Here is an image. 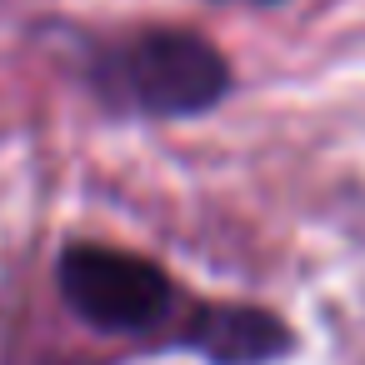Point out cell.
<instances>
[{
    "mask_svg": "<svg viewBox=\"0 0 365 365\" xmlns=\"http://www.w3.org/2000/svg\"><path fill=\"white\" fill-rule=\"evenodd\" d=\"M96 81L115 106L145 115H195L225 96L230 66L195 31H140L125 46L106 51Z\"/></svg>",
    "mask_w": 365,
    "mask_h": 365,
    "instance_id": "obj_1",
    "label": "cell"
},
{
    "mask_svg": "<svg viewBox=\"0 0 365 365\" xmlns=\"http://www.w3.org/2000/svg\"><path fill=\"white\" fill-rule=\"evenodd\" d=\"M61 295L86 325L115 330V335L160 325L175 300L155 260L115 250V245H71L61 255Z\"/></svg>",
    "mask_w": 365,
    "mask_h": 365,
    "instance_id": "obj_2",
    "label": "cell"
},
{
    "mask_svg": "<svg viewBox=\"0 0 365 365\" xmlns=\"http://www.w3.org/2000/svg\"><path fill=\"white\" fill-rule=\"evenodd\" d=\"M185 340L215 365H265L290 350V330L255 305H200Z\"/></svg>",
    "mask_w": 365,
    "mask_h": 365,
    "instance_id": "obj_3",
    "label": "cell"
}]
</instances>
